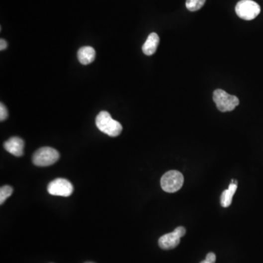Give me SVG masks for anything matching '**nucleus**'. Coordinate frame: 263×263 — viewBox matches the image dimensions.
<instances>
[{"instance_id":"f257e3e1","label":"nucleus","mask_w":263,"mask_h":263,"mask_svg":"<svg viewBox=\"0 0 263 263\" xmlns=\"http://www.w3.org/2000/svg\"><path fill=\"white\" fill-rule=\"evenodd\" d=\"M96 126L101 132L110 137L119 136L122 131L121 124L112 119L110 113L107 111H101L96 116Z\"/></svg>"},{"instance_id":"f03ea898","label":"nucleus","mask_w":263,"mask_h":263,"mask_svg":"<svg viewBox=\"0 0 263 263\" xmlns=\"http://www.w3.org/2000/svg\"><path fill=\"white\" fill-rule=\"evenodd\" d=\"M213 99L218 110L221 112L232 111L239 105V98L230 95L222 89H216L214 91Z\"/></svg>"},{"instance_id":"7ed1b4c3","label":"nucleus","mask_w":263,"mask_h":263,"mask_svg":"<svg viewBox=\"0 0 263 263\" xmlns=\"http://www.w3.org/2000/svg\"><path fill=\"white\" fill-rule=\"evenodd\" d=\"M60 159V154L56 149L51 147L39 149L34 154L32 161L39 167H46L57 163Z\"/></svg>"},{"instance_id":"20e7f679","label":"nucleus","mask_w":263,"mask_h":263,"mask_svg":"<svg viewBox=\"0 0 263 263\" xmlns=\"http://www.w3.org/2000/svg\"><path fill=\"white\" fill-rule=\"evenodd\" d=\"M162 188L168 193H174L179 190L183 184V176L177 171H170L165 174L161 178Z\"/></svg>"},{"instance_id":"39448f33","label":"nucleus","mask_w":263,"mask_h":263,"mask_svg":"<svg viewBox=\"0 0 263 263\" xmlns=\"http://www.w3.org/2000/svg\"><path fill=\"white\" fill-rule=\"evenodd\" d=\"M261 11L259 4L252 0H241L236 6L238 16L246 21L255 19Z\"/></svg>"},{"instance_id":"423d86ee","label":"nucleus","mask_w":263,"mask_h":263,"mask_svg":"<svg viewBox=\"0 0 263 263\" xmlns=\"http://www.w3.org/2000/svg\"><path fill=\"white\" fill-rule=\"evenodd\" d=\"M74 188L69 180L65 178H57L48 184V191L51 195L69 197L72 194Z\"/></svg>"},{"instance_id":"0eeeda50","label":"nucleus","mask_w":263,"mask_h":263,"mask_svg":"<svg viewBox=\"0 0 263 263\" xmlns=\"http://www.w3.org/2000/svg\"><path fill=\"white\" fill-rule=\"evenodd\" d=\"M4 148L11 155L21 157L24 155V142L21 138L12 137L4 143Z\"/></svg>"},{"instance_id":"6e6552de","label":"nucleus","mask_w":263,"mask_h":263,"mask_svg":"<svg viewBox=\"0 0 263 263\" xmlns=\"http://www.w3.org/2000/svg\"><path fill=\"white\" fill-rule=\"evenodd\" d=\"M180 236L176 230L172 233H168L160 237L159 239V246L165 250H173L180 244Z\"/></svg>"},{"instance_id":"1a4fd4ad","label":"nucleus","mask_w":263,"mask_h":263,"mask_svg":"<svg viewBox=\"0 0 263 263\" xmlns=\"http://www.w3.org/2000/svg\"><path fill=\"white\" fill-rule=\"evenodd\" d=\"M96 51L91 46H84L78 51V59L84 65L92 63L95 60Z\"/></svg>"},{"instance_id":"9d476101","label":"nucleus","mask_w":263,"mask_h":263,"mask_svg":"<svg viewBox=\"0 0 263 263\" xmlns=\"http://www.w3.org/2000/svg\"><path fill=\"white\" fill-rule=\"evenodd\" d=\"M159 43H160V37L155 32L151 33L143 46V52L147 56L152 55L157 51Z\"/></svg>"},{"instance_id":"9b49d317","label":"nucleus","mask_w":263,"mask_h":263,"mask_svg":"<svg viewBox=\"0 0 263 263\" xmlns=\"http://www.w3.org/2000/svg\"><path fill=\"white\" fill-rule=\"evenodd\" d=\"M237 188V180H232L231 183L229 185L228 189L224 191L221 196V205L222 207L227 208L231 205L233 195L236 193Z\"/></svg>"},{"instance_id":"f8f14e48","label":"nucleus","mask_w":263,"mask_h":263,"mask_svg":"<svg viewBox=\"0 0 263 263\" xmlns=\"http://www.w3.org/2000/svg\"><path fill=\"white\" fill-rule=\"evenodd\" d=\"M205 2V0H186V7L189 11H197L203 7Z\"/></svg>"},{"instance_id":"ddd939ff","label":"nucleus","mask_w":263,"mask_h":263,"mask_svg":"<svg viewBox=\"0 0 263 263\" xmlns=\"http://www.w3.org/2000/svg\"><path fill=\"white\" fill-rule=\"evenodd\" d=\"M13 189L11 186H1L0 189V204L2 205L4 202L11 195Z\"/></svg>"},{"instance_id":"4468645a","label":"nucleus","mask_w":263,"mask_h":263,"mask_svg":"<svg viewBox=\"0 0 263 263\" xmlns=\"http://www.w3.org/2000/svg\"><path fill=\"white\" fill-rule=\"evenodd\" d=\"M8 117V111L7 109L4 106V104H0V120L1 121H4Z\"/></svg>"},{"instance_id":"2eb2a0df","label":"nucleus","mask_w":263,"mask_h":263,"mask_svg":"<svg viewBox=\"0 0 263 263\" xmlns=\"http://www.w3.org/2000/svg\"><path fill=\"white\" fill-rule=\"evenodd\" d=\"M205 260H206L207 261H208V262H210L211 263H215L216 262L215 254L212 253V252H211V253H208V255H206V258H205Z\"/></svg>"},{"instance_id":"dca6fc26","label":"nucleus","mask_w":263,"mask_h":263,"mask_svg":"<svg viewBox=\"0 0 263 263\" xmlns=\"http://www.w3.org/2000/svg\"><path fill=\"white\" fill-rule=\"evenodd\" d=\"M7 48V43L4 39H1L0 40V50L3 51V50L6 49Z\"/></svg>"},{"instance_id":"f3484780","label":"nucleus","mask_w":263,"mask_h":263,"mask_svg":"<svg viewBox=\"0 0 263 263\" xmlns=\"http://www.w3.org/2000/svg\"><path fill=\"white\" fill-rule=\"evenodd\" d=\"M200 263H211L210 262H208V261H207L206 260H205V261H202Z\"/></svg>"},{"instance_id":"a211bd4d","label":"nucleus","mask_w":263,"mask_h":263,"mask_svg":"<svg viewBox=\"0 0 263 263\" xmlns=\"http://www.w3.org/2000/svg\"></svg>"}]
</instances>
